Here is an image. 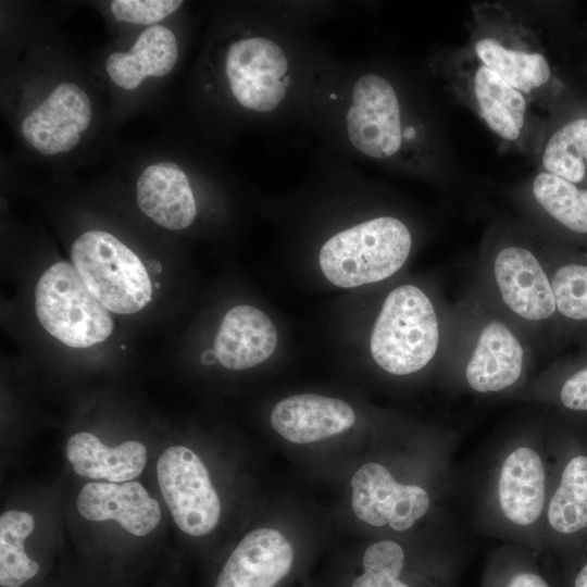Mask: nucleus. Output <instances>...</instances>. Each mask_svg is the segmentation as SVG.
<instances>
[{"mask_svg": "<svg viewBox=\"0 0 587 587\" xmlns=\"http://www.w3.org/2000/svg\"><path fill=\"white\" fill-rule=\"evenodd\" d=\"M508 419L461 471L450 505L476 535L526 546L542 557L551 461L545 409L533 403Z\"/></svg>", "mask_w": 587, "mask_h": 587, "instance_id": "nucleus-1", "label": "nucleus"}, {"mask_svg": "<svg viewBox=\"0 0 587 587\" xmlns=\"http://www.w3.org/2000/svg\"><path fill=\"white\" fill-rule=\"evenodd\" d=\"M536 354L528 337L474 282L451 305L441 360L449 390L515 399L535 375Z\"/></svg>", "mask_w": 587, "mask_h": 587, "instance_id": "nucleus-2", "label": "nucleus"}, {"mask_svg": "<svg viewBox=\"0 0 587 587\" xmlns=\"http://www.w3.org/2000/svg\"><path fill=\"white\" fill-rule=\"evenodd\" d=\"M474 283L521 328L537 353L565 347L539 248L512 238L490 242L480 253Z\"/></svg>", "mask_w": 587, "mask_h": 587, "instance_id": "nucleus-3", "label": "nucleus"}, {"mask_svg": "<svg viewBox=\"0 0 587 587\" xmlns=\"http://www.w3.org/2000/svg\"><path fill=\"white\" fill-rule=\"evenodd\" d=\"M544 409L551 472L541 560L545 565H563L587 542V422Z\"/></svg>", "mask_w": 587, "mask_h": 587, "instance_id": "nucleus-4", "label": "nucleus"}, {"mask_svg": "<svg viewBox=\"0 0 587 587\" xmlns=\"http://www.w3.org/2000/svg\"><path fill=\"white\" fill-rule=\"evenodd\" d=\"M451 305L439 309L415 284H401L386 296L374 322L370 352L386 373L403 377L424 371L444 357Z\"/></svg>", "mask_w": 587, "mask_h": 587, "instance_id": "nucleus-5", "label": "nucleus"}, {"mask_svg": "<svg viewBox=\"0 0 587 587\" xmlns=\"http://www.w3.org/2000/svg\"><path fill=\"white\" fill-rule=\"evenodd\" d=\"M408 226L392 216H378L345 229L322 246L323 275L342 288L383 282L408 261L412 249Z\"/></svg>", "mask_w": 587, "mask_h": 587, "instance_id": "nucleus-6", "label": "nucleus"}, {"mask_svg": "<svg viewBox=\"0 0 587 587\" xmlns=\"http://www.w3.org/2000/svg\"><path fill=\"white\" fill-rule=\"evenodd\" d=\"M469 49L529 100L539 98L551 79L539 39L501 5L474 8Z\"/></svg>", "mask_w": 587, "mask_h": 587, "instance_id": "nucleus-7", "label": "nucleus"}, {"mask_svg": "<svg viewBox=\"0 0 587 587\" xmlns=\"http://www.w3.org/2000/svg\"><path fill=\"white\" fill-rule=\"evenodd\" d=\"M71 258L86 287L110 312L136 313L151 301L146 266L113 235L84 233L73 242Z\"/></svg>", "mask_w": 587, "mask_h": 587, "instance_id": "nucleus-8", "label": "nucleus"}, {"mask_svg": "<svg viewBox=\"0 0 587 587\" xmlns=\"http://www.w3.org/2000/svg\"><path fill=\"white\" fill-rule=\"evenodd\" d=\"M35 308L42 327L62 344L87 348L110 337V311L89 291L73 264L60 261L39 278Z\"/></svg>", "mask_w": 587, "mask_h": 587, "instance_id": "nucleus-9", "label": "nucleus"}, {"mask_svg": "<svg viewBox=\"0 0 587 587\" xmlns=\"http://www.w3.org/2000/svg\"><path fill=\"white\" fill-rule=\"evenodd\" d=\"M447 64L446 76L458 98L502 141L521 146L530 125L529 99L470 49L450 52Z\"/></svg>", "mask_w": 587, "mask_h": 587, "instance_id": "nucleus-10", "label": "nucleus"}, {"mask_svg": "<svg viewBox=\"0 0 587 587\" xmlns=\"http://www.w3.org/2000/svg\"><path fill=\"white\" fill-rule=\"evenodd\" d=\"M351 507L355 516L376 528L407 533L448 496L419 485L398 483L380 462L360 466L351 478Z\"/></svg>", "mask_w": 587, "mask_h": 587, "instance_id": "nucleus-11", "label": "nucleus"}, {"mask_svg": "<svg viewBox=\"0 0 587 587\" xmlns=\"http://www.w3.org/2000/svg\"><path fill=\"white\" fill-rule=\"evenodd\" d=\"M160 491L174 523L193 537L211 533L221 517V501L202 460L191 449L166 448L157 462Z\"/></svg>", "mask_w": 587, "mask_h": 587, "instance_id": "nucleus-12", "label": "nucleus"}, {"mask_svg": "<svg viewBox=\"0 0 587 587\" xmlns=\"http://www.w3.org/2000/svg\"><path fill=\"white\" fill-rule=\"evenodd\" d=\"M346 123L351 143L371 158H390L401 147L398 97L391 84L379 75L365 74L355 82Z\"/></svg>", "mask_w": 587, "mask_h": 587, "instance_id": "nucleus-13", "label": "nucleus"}, {"mask_svg": "<svg viewBox=\"0 0 587 587\" xmlns=\"http://www.w3.org/2000/svg\"><path fill=\"white\" fill-rule=\"evenodd\" d=\"M288 70L285 53L270 39L253 37L228 48L225 72L233 96L246 109L274 110L284 99L283 77Z\"/></svg>", "mask_w": 587, "mask_h": 587, "instance_id": "nucleus-14", "label": "nucleus"}, {"mask_svg": "<svg viewBox=\"0 0 587 587\" xmlns=\"http://www.w3.org/2000/svg\"><path fill=\"white\" fill-rule=\"evenodd\" d=\"M91 122L87 93L73 83L58 85L22 122L23 137L42 154L67 152Z\"/></svg>", "mask_w": 587, "mask_h": 587, "instance_id": "nucleus-15", "label": "nucleus"}, {"mask_svg": "<svg viewBox=\"0 0 587 587\" xmlns=\"http://www.w3.org/2000/svg\"><path fill=\"white\" fill-rule=\"evenodd\" d=\"M294 548L273 528L248 533L220 569L214 587H275L290 571Z\"/></svg>", "mask_w": 587, "mask_h": 587, "instance_id": "nucleus-16", "label": "nucleus"}, {"mask_svg": "<svg viewBox=\"0 0 587 587\" xmlns=\"http://www.w3.org/2000/svg\"><path fill=\"white\" fill-rule=\"evenodd\" d=\"M76 509L85 520L114 521L125 532L137 537L152 533L162 515L158 500L136 480L88 483L77 496Z\"/></svg>", "mask_w": 587, "mask_h": 587, "instance_id": "nucleus-17", "label": "nucleus"}, {"mask_svg": "<svg viewBox=\"0 0 587 587\" xmlns=\"http://www.w3.org/2000/svg\"><path fill=\"white\" fill-rule=\"evenodd\" d=\"M539 251L552 285L564 345L587 346V252L559 245Z\"/></svg>", "mask_w": 587, "mask_h": 587, "instance_id": "nucleus-18", "label": "nucleus"}, {"mask_svg": "<svg viewBox=\"0 0 587 587\" xmlns=\"http://www.w3.org/2000/svg\"><path fill=\"white\" fill-rule=\"evenodd\" d=\"M274 430L294 444H310L339 435L355 422L346 401L314 394L287 397L277 402L270 416Z\"/></svg>", "mask_w": 587, "mask_h": 587, "instance_id": "nucleus-19", "label": "nucleus"}, {"mask_svg": "<svg viewBox=\"0 0 587 587\" xmlns=\"http://www.w3.org/2000/svg\"><path fill=\"white\" fill-rule=\"evenodd\" d=\"M277 346V330L260 309L241 304L223 317L214 340L222 366L233 371L254 367L266 361Z\"/></svg>", "mask_w": 587, "mask_h": 587, "instance_id": "nucleus-20", "label": "nucleus"}, {"mask_svg": "<svg viewBox=\"0 0 587 587\" xmlns=\"http://www.w3.org/2000/svg\"><path fill=\"white\" fill-rule=\"evenodd\" d=\"M136 200L145 215L171 230L187 228L197 214L187 175L170 161L151 164L142 171L136 184Z\"/></svg>", "mask_w": 587, "mask_h": 587, "instance_id": "nucleus-21", "label": "nucleus"}, {"mask_svg": "<svg viewBox=\"0 0 587 587\" xmlns=\"http://www.w3.org/2000/svg\"><path fill=\"white\" fill-rule=\"evenodd\" d=\"M515 399L587 422V346L535 374Z\"/></svg>", "mask_w": 587, "mask_h": 587, "instance_id": "nucleus-22", "label": "nucleus"}, {"mask_svg": "<svg viewBox=\"0 0 587 587\" xmlns=\"http://www.w3.org/2000/svg\"><path fill=\"white\" fill-rule=\"evenodd\" d=\"M65 453L77 475L109 483L134 480L147 463V449L140 441L127 440L111 447L88 432L72 435Z\"/></svg>", "mask_w": 587, "mask_h": 587, "instance_id": "nucleus-23", "label": "nucleus"}, {"mask_svg": "<svg viewBox=\"0 0 587 587\" xmlns=\"http://www.w3.org/2000/svg\"><path fill=\"white\" fill-rule=\"evenodd\" d=\"M177 57L178 46L174 33L163 25H152L140 33L128 52L111 53L105 70L116 86L132 90L149 76L168 74Z\"/></svg>", "mask_w": 587, "mask_h": 587, "instance_id": "nucleus-24", "label": "nucleus"}, {"mask_svg": "<svg viewBox=\"0 0 587 587\" xmlns=\"http://www.w3.org/2000/svg\"><path fill=\"white\" fill-rule=\"evenodd\" d=\"M364 572L351 587H458L461 572H448L411 580L405 546L385 538L371 544L362 557Z\"/></svg>", "mask_w": 587, "mask_h": 587, "instance_id": "nucleus-25", "label": "nucleus"}, {"mask_svg": "<svg viewBox=\"0 0 587 587\" xmlns=\"http://www.w3.org/2000/svg\"><path fill=\"white\" fill-rule=\"evenodd\" d=\"M30 513L9 510L0 515V586L25 587L41 576L42 566L25 550V540L33 533Z\"/></svg>", "mask_w": 587, "mask_h": 587, "instance_id": "nucleus-26", "label": "nucleus"}, {"mask_svg": "<svg viewBox=\"0 0 587 587\" xmlns=\"http://www.w3.org/2000/svg\"><path fill=\"white\" fill-rule=\"evenodd\" d=\"M530 195L555 224L574 235L587 236V188L542 171L533 179Z\"/></svg>", "mask_w": 587, "mask_h": 587, "instance_id": "nucleus-27", "label": "nucleus"}, {"mask_svg": "<svg viewBox=\"0 0 587 587\" xmlns=\"http://www.w3.org/2000/svg\"><path fill=\"white\" fill-rule=\"evenodd\" d=\"M480 587H554L541 555L514 542H504L488 555Z\"/></svg>", "mask_w": 587, "mask_h": 587, "instance_id": "nucleus-28", "label": "nucleus"}, {"mask_svg": "<svg viewBox=\"0 0 587 587\" xmlns=\"http://www.w3.org/2000/svg\"><path fill=\"white\" fill-rule=\"evenodd\" d=\"M541 161L545 172L580 183L587 171V118L560 127L547 141Z\"/></svg>", "mask_w": 587, "mask_h": 587, "instance_id": "nucleus-29", "label": "nucleus"}, {"mask_svg": "<svg viewBox=\"0 0 587 587\" xmlns=\"http://www.w3.org/2000/svg\"><path fill=\"white\" fill-rule=\"evenodd\" d=\"M178 0H114L111 12L120 22L152 25L180 8Z\"/></svg>", "mask_w": 587, "mask_h": 587, "instance_id": "nucleus-30", "label": "nucleus"}, {"mask_svg": "<svg viewBox=\"0 0 587 587\" xmlns=\"http://www.w3.org/2000/svg\"><path fill=\"white\" fill-rule=\"evenodd\" d=\"M554 587H587V542L563 565H545Z\"/></svg>", "mask_w": 587, "mask_h": 587, "instance_id": "nucleus-31", "label": "nucleus"}, {"mask_svg": "<svg viewBox=\"0 0 587 587\" xmlns=\"http://www.w3.org/2000/svg\"><path fill=\"white\" fill-rule=\"evenodd\" d=\"M217 360L214 350L208 349L201 354V361L205 365H211L214 361Z\"/></svg>", "mask_w": 587, "mask_h": 587, "instance_id": "nucleus-32", "label": "nucleus"}, {"mask_svg": "<svg viewBox=\"0 0 587 587\" xmlns=\"http://www.w3.org/2000/svg\"><path fill=\"white\" fill-rule=\"evenodd\" d=\"M289 82H290V78L288 76H285L284 77V84L285 86H288L289 85Z\"/></svg>", "mask_w": 587, "mask_h": 587, "instance_id": "nucleus-33", "label": "nucleus"}, {"mask_svg": "<svg viewBox=\"0 0 587 587\" xmlns=\"http://www.w3.org/2000/svg\"><path fill=\"white\" fill-rule=\"evenodd\" d=\"M154 286H155V288H159V287H160L159 283H155V285H154Z\"/></svg>", "mask_w": 587, "mask_h": 587, "instance_id": "nucleus-34", "label": "nucleus"}, {"mask_svg": "<svg viewBox=\"0 0 587 587\" xmlns=\"http://www.w3.org/2000/svg\"><path fill=\"white\" fill-rule=\"evenodd\" d=\"M166 587H168V586H166Z\"/></svg>", "mask_w": 587, "mask_h": 587, "instance_id": "nucleus-35", "label": "nucleus"}]
</instances>
